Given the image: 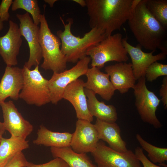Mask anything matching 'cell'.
Instances as JSON below:
<instances>
[{"instance_id":"obj_3","label":"cell","mask_w":167,"mask_h":167,"mask_svg":"<svg viewBox=\"0 0 167 167\" xmlns=\"http://www.w3.org/2000/svg\"><path fill=\"white\" fill-rule=\"evenodd\" d=\"M60 18L64 29L58 31L57 34L61 41V50L67 62L77 63L87 56L86 53L89 49L107 37L102 31L96 28H92L83 37L76 36L72 34L71 31L73 19H68V23L65 24Z\"/></svg>"},{"instance_id":"obj_35","label":"cell","mask_w":167,"mask_h":167,"mask_svg":"<svg viewBox=\"0 0 167 167\" xmlns=\"http://www.w3.org/2000/svg\"><path fill=\"white\" fill-rule=\"evenodd\" d=\"M5 129L3 122H0V132L4 134L5 131Z\"/></svg>"},{"instance_id":"obj_9","label":"cell","mask_w":167,"mask_h":167,"mask_svg":"<svg viewBox=\"0 0 167 167\" xmlns=\"http://www.w3.org/2000/svg\"><path fill=\"white\" fill-rule=\"evenodd\" d=\"M91 153L96 167H142L140 161L132 150L118 152L102 141H99Z\"/></svg>"},{"instance_id":"obj_13","label":"cell","mask_w":167,"mask_h":167,"mask_svg":"<svg viewBox=\"0 0 167 167\" xmlns=\"http://www.w3.org/2000/svg\"><path fill=\"white\" fill-rule=\"evenodd\" d=\"M21 36L18 24L10 20L7 32L0 36V55L7 66L18 64L17 56L22 42Z\"/></svg>"},{"instance_id":"obj_20","label":"cell","mask_w":167,"mask_h":167,"mask_svg":"<svg viewBox=\"0 0 167 167\" xmlns=\"http://www.w3.org/2000/svg\"><path fill=\"white\" fill-rule=\"evenodd\" d=\"M84 92L87 98L88 109L93 117L109 122L117 121L118 115L114 106L107 105L104 102L99 101L96 96V94L91 90L84 88Z\"/></svg>"},{"instance_id":"obj_15","label":"cell","mask_w":167,"mask_h":167,"mask_svg":"<svg viewBox=\"0 0 167 167\" xmlns=\"http://www.w3.org/2000/svg\"><path fill=\"white\" fill-rule=\"evenodd\" d=\"M84 83L82 79H78L70 83L65 88L62 99L68 101L72 105L78 119L91 122L93 118L88 109Z\"/></svg>"},{"instance_id":"obj_21","label":"cell","mask_w":167,"mask_h":167,"mask_svg":"<svg viewBox=\"0 0 167 167\" xmlns=\"http://www.w3.org/2000/svg\"><path fill=\"white\" fill-rule=\"evenodd\" d=\"M37 137L33 143L37 145L51 147H70L72 134L68 132H55L41 125L37 132Z\"/></svg>"},{"instance_id":"obj_18","label":"cell","mask_w":167,"mask_h":167,"mask_svg":"<svg viewBox=\"0 0 167 167\" xmlns=\"http://www.w3.org/2000/svg\"><path fill=\"white\" fill-rule=\"evenodd\" d=\"M85 75L87 79L84 83L85 88L92 91L106 101L112 98L116 90L107 74L101 72L97 67H92L88 68Z\"/></svg>"},{"instance_id":"obj_29","label":"cell","mask_w":167,"mask_h":167,"mask_svg":"<svg viewBox=\"0 0 167 167\" xmlns=\"http://www.w3.org/2000/svg\"><path fill=\"white\" fill-rule=\"evenodd\" d=\"M27 167H69L63 160L59 158H54L49 161L41 164H35L28 162Z\"/></svg>"},{"instance_id":"obj_26","label":"cell","mask_w":167,"mask_h":167,"mask_svg":"<svg viewBox=\"0 0 167 167\" xmlns=\"http://www.w3.org/2000/svg\"><path fill=\"white\" fill-rule=\"evenodd\" d=\"M22 9L31 15L33 22L38 25L40 24L41 11L37 0H15L11 5V10L15 11Z\"/></svg>"},{"instance_id":"obj_30","label":"cell","mask_w":167,"mask_h":167,"mask_svg":"<svg viewBox=\"0 0 167 167\" xmlns=\"http://www.w3.org/2000/svg\"><path fill=\"white\" fill-rule=\"evenodd\" d=\"M134 153L143 167H167L166 165L160 166L152 162L143 153V149L139 147H137L135 148Z\"/></svg>"},{"instance_id":"obj_8","label":"cell","mask_w":167,"mask_h":167,"mask_svg":"<svg viewBox=\"0 0 167 167\" xmlns=\"http://www.w3.org/2000/svg\"><path fill=\"white\" fill-rule=\"evenodd\" d=\"M91 61L90 57L86 56L78 61L71 69L60 73H53L48 83L50 102L56 105L62 99L66 87L80 76L85 75Z\"/></svg>"},{"instance_id":"obj_31","label":"cell","mask_w":167,"mask_h":167,"mask_svg":"<svg viewBox=\"0 0 167 167\" xmlns=\"http://www.w3.org/2000/svg\"><path fill=\"white\" fill-rule=\"evenodd\" d=\"M12 0H2L0 4V20L2 22L8 21L10 17L9 10L12 5Z\"/></svg>"},{"instance_id":"obj_5","label":"cell","mask_w":167,"mask_h":167,"mask_svg":"<svg viewBox=\"0 0 167 167\" xmlns=\"http://www.w3.org/2000/svg\"><path fill=\"white\" fill-rule=\"evenodd\" d=\"M122 35L117 33L108 36L97 45L89 49L86 56L91 59V66L100 69L110 61L126 62L127 52L122 43Z\"/></svg>"},{"instance_id":"obj_28","label":"cell","mask_w":167,"mask_h":167,"mask_svg":"<svg viewBox=\"0 0 167 167\" xmlns=\"http://www.w3.org/2000/svg\"><path fill=\"white\" fill-rule=\"evenodd\" d=\"M28 161L22 152L18 153L3 167H27Z\"/></svg>"},{"instance_id":"obj_7","label":"cell","mask_w":167,"mask_h":167,"mask_svg":"<svg viewBox=\"0 0 167 167\" xmlns=\"http://www.w3.org/2000/svg\"><path fill=\"white\" fill-rule=\"evenodd\" d=\"M132 88L135 97V105L142 120L156 129L162 125L156 115V111L161 100L149 90L146 85L145 76L138 80Z\"/></svg>"},{"instance_id":"obj_25","label":"cell","mask_w":167,"mask_h":167,"mask_svg":"<svg viewBox=\"0 0 167 167\" xmlns=\"http://www.w3.org/2000/svg\"><path fill=\"white\" fill-rule=\"evenodd\" d=\"M146 6L151 14L167 28V0H145Z\"/></svg>"},{"instance_id":"obj_6","label":"cell","mask_w":167,"mask_h":167,"mask_svg":"<svg viewBox=\"0 0 167 167\" xmlns=\"http://www.w3.org/2000/svg\"><path fill=\"white\" fill-rule=\"evenodd\" d=\"M22 69L24 84L19 93V98L28 104L37 106L50 102L48 80L41 74L39 66L31 70L24 65Z\"/></svg>"},{"instance_id":"obj_4","label":"cell","mask_w":167,"mask_h":167,"mask_svg":"<svg viewBox=\"0 0 167 167\" xmlns=\"http://www.w3.org/2000/svg\"><path fill=\"white\" fill-rule=\"evenodd\" d=\"M39 40L43 61L41 67L58 73L66 69L67 61L60 48L61 42L49 29L45 14H41Z\"/></svg>"},{"instance_id":"obj_37","label":"cell","mask_w":167,"mask_h":167,"mask_svg":"<svg viewBox=\"0 0 167 167\" xmlns=\"http://www.w3.org/2000/svg\"><path fill=\"white\" fill-rule=\"evenodd\" d=\"M3 134L0 132V141L1 138L2 137V135Z\"/></svg>"},{"instance_id":"obj_23","label":"cell","mask_w":167,"mask_h":167,"mask_svg":"<svg viewBox=\"0 0 167 167\" xmlns=\"http://www.w3.org/2000/svg\"><path fill=\"white\" fill-rule=\"evenodd\" d=\"M28 141L21 138L11 136L2 137L0 141V167H3L17 154L29 148Z\"/></svg>"},{"instance_id":"obj_33","label":"cell","mask_w":167,"mask_h":167,"mask_svg":"<svg viewBox=\"0 0 167 167\" xmlns=\"http://www.w3.org/2000/svg\"><path fill=\"white\" fill-rule=\"evenodd\" d=\"M74 2L79 4L81 6L84 7L86 6V4L85 0H73Z\"/></svg>"},{"instance_id":"obj_24","label":"cell","mask_w":167,"mask_h":167,"mask_svg":"<svg viewBox=\"0 0 167 167\" xmlns=\"http://www.w3.org/2000/svg\"><path fill=\"white\" fill-rule=\"evenodd\" d=\"M136 138L143 150L148 154L150 161L154 163H159L163 166L167 161V148L155 146L145 140L139 134H136Z\"/></svg>"},{"instance_id":"obj_1","label":"cell","mask_w":167,"mask_h":167,"mask_svg":"<svg viewBox=\"0 0 167 167\" xmlns=\"http://www.w3.org/2000/svg\"><path fill=\"white\" fill-rule=\"evenodd\" d=\"M140 0H86L89 25L102 31L107 37L120 29Z\"/></svg>"},{"instance_id":"obj_32","label":"cell","mask_w":167,"mask_h":167,"mask_svg":"<svg viewBox=\"0 0 167 167\" xmlns=\"http://www.w3.org/2000/svg\"><path fill=\"white\" fill-rule=\"evenodd\" d=\"M160 96L165 109H167V76L163 78L162 84L159 91Z\"/></svg>"},{"instance_id":"obj_12","label":"cell","mask_w":167,"mask_h":167,"mask_svg":"<svg viewBox=\"0 0 167 167\" xmlns=\"http://www.w3.org/2000/svg\"><path fill=\"white\" fill-rule=\"evenodd\" d=\"M0 106L5 130L7 131L11 136L26 139L33 131L32 125L23 117L12 101H5Z\"/></svg>"},{"instance_id":"obj_16","label":"cell","mask_w":167,"mask_h":167,"mask_svg":"<svg viewBox=\"0 0 167 167\" xmlns=\"http://www.w3.org/2000/svg\"><path fill=\"white\" fill-rule=\"evenodd\" d=\"M24 81L22 68L6 66L0 82V106L8 97L15 101L19 99Z\"/></svg>"},{"instance_id":"obj_17","label":"cell","mask_w":167,"mask_h":167,"mask_svg":"<svg viewBox=\"0 0 167 167\" xmlns=\"http://www.w3.org/2000/svg\"><path fill=\"white\" fill-rule=\"evenodd\" d=\"M105 71L109 75L115 90H118L121 94L127 92L135 84L136 80L130 62H119L106 66Z\"/></svg>"},{"instance_id":"obj_11","label":"cell","mask_w":167,"mask_h":167,"mask_svg":"<svg viewBox=\"0 0 167 167\" xmlns=\"http://www.w3.org/2000/svg\"><path fill=\"white\" fill-rule=\"evenodd\" d=\"M99 141L94 125L87 120L78 119L70 143L72 149L78 153H92Z\"/></svg>"},{"instance_id":"obj_14","label":"cell","mask_w":167,"mask_h":167,"mask_svg":"<svg viewBox=\"0 0 167 167\" xmlns=\"http://www.w3.org/2000/svg\"><path fill=\"white\" fill-rule=\"evenodd\" d=\"M127 38L122 39L123 45L132 61L133 71L136 80H138L145 76L146 71L152 63L159 60L166 59L167 55L162 52L153 55L154 51L145 53L143 51L139 45L134 47L127 41Z\"/></svg>"},{"instance_id":"obj_2","label":"cell","mask_w":167,"mask_h":167,"mask_svg":"<svg viewBox=\"0 0 167 167\" xmlns=\"http://www.w3.org/2000/svg\"><path fill=\"white\" fill-rule=\"evenodd\" d=\"M127 21L130 30L141 47L154 52L159 49L161 52L167 54V29L149 12L145 0H140Z\"/></svg>"},{"instance_id":"obj_19","label":"cell","mask_w":167,"mask_h":167,"mask_svg":"<svg viewBox=\"0 0 167 167\" xmlns=\"http://www.w3.org/2000/svg\"><path fill=\"white\" fill-rule=\"evenodd\" d=\"M94 125L99 140L105 142L109 147L116 151L124 152L128 150L126 143L122 138L120 128L115 122H109L96 119Z\"/></svg>"},{"instance_id":"obj_34","label":"cell","mask_w":167,"mask_h":167,"mask_svg":"<svg viewBox=\"0 0 167 167\" xmlns=\"http://www.w3.org/2000/svg\"><path fill=\"white\" fill-rule=\"evenodd\" d=\"M45 2L48 3L51 7L54 6V3L57 0H45Z\"/></svg>"},{"instance_id":"obj_36","label":"cell","mask_w":167,"mask_h":167,"mask_svg":"<svg viewBox=\"0 0 167 167\" xmlns=\"http://www.w3.org/2000/svg\"><path fill=\"white\" fill-rule=\"evenodd\" d=\"M4 28V24L3 22L0 20V31H1Z\"/></svg>"},{"instance_id":"obj_22","label":"cell","mask_w":167,"mask_h":167,"mask_svg":"<svg viewBox=\"0 0 167 167\" xmlns=\"http://www.w3.org/2000/svg\"><path fill=\"white\" fill-rule=\"evenodd\" d=\"M50 151L54 158L62 159L69 167H96L86 153L75 152L70 147H52Z\"/></svg>"},{"instance_id":"obj_10","label":"cell","mask_w":167,"mask_h":167,"mask_svg":"<svg viewBox=\"0 0 167 167\" xmlns=\"http://www.w3.org/2000/svg\"><path fill=\"white\" fill-rule=\"evenodd\" d=\"M20 21L19 30L21 36L27 41L29 49V56L24 66L30 69L33 66H39L42 58L39 40L40 28L34 23L29 14H17Z\"/></svg>"},{"instance_id":"obj_27","label":"cell","mask_w":167,"mask_h":167,"mask_svg":"<svg viewBox=\"0 0 167 167\" xmlns=\"http://www.w3.org/2000/svg\"><path fill=\"white\" fill-rule=\"evenodd\" d=\"M167 76V65L155 62L146 69L145 75L146 79L151 82L161 76Z\"/></svg>"}]
</instances>
